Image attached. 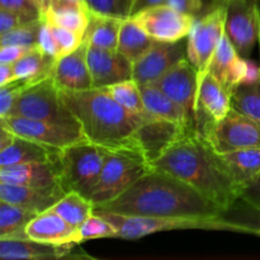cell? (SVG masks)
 <instances>
[{
	"instance_id": "cell-7",
	"label": "cell",
	"mask_w": 260,
	"mask_h": 260,
	"mask_svg": "<svg viewBox=\"0 0 260 260\" xmlns=\"http://www.w3.org/2000/svg\"><path fill=\"white\" fill-rule=\"evenodd\" d=\"M106 218L116 229V238L126 240H136L162 231L201 229V230L230 231L226 222L220 217L190 218V217H155V216L121 215L108 211H94Z\"/></svg>"
},
{
	"instance_id": "cell-18",
	"label": "cell",
	"mask_w": 260,
	"mask_h": 260,
	"mask_svg": "<svg viewBox=\"0 0 260 260\" xmlns=\"http://www.w3.org/2000/svg\"><path fill=\"white\" fill-rule=\"evenodd\" d=\"M65 194L66 192L60 184L48 187H24L0 183V201L27 208L38 215L51 210Z\"/></svg>"
},
{
	"instance_id": "cell-31",
	"label": "cell",
	"mask_w": 260,
	"mask_h": 260,
	"mask_svg": "<svg viewBox=\"0 0 260 260\" xmlns=\"http://www.w3.org/2000/svg\"><path fill=\"white\" fill-rule=\"evenodd\" d=\"M155 42L156 41L150 37L134 18H127L121 25L117 51L134 63L146 53Z\"/></svg>"
},
{
	"instance_id": "cell-32",
	"label": "cell",
	"mask_w": 260,
	"mask_h": 260,
	"mask_svg": "<svg viewBox=\"0 0 260 260\" xmlns=\"http://www.w3.org/2000/svg\"><path fill=\"white\" fill-rule=\"evenodd\" d=\"M38 213L0 201V240L29 239L27 226Z\"/></svg>"
},
{
	"instance_id": "cell-12",
	"label": "cell",
	"mask_w": 260,
	"mask_h": 260,
	"mask_svg": "<svg viewBox=\"0 0 260 260\" xmlns=\"http://www.w3.org/2000/svg\"><path fill=\"white\" fill-rule=\"evenodd\" d=\"M131 18L150 37L160 42H175L187 38L196 19V17L178 12L168 4L147 8Z\"/></svg>"
},
{
	"instance_id": "cell-2",
	"label": "cell",
	"mask_w": 260,
	"mask_h": 260,
	"mask_svg": "<svg viewBox=\"0 0 260 260\" xmlns=\"http://www.w3.org/2000/svg\"><path fill=\"white\" fill-rule=\"evenodd\" d=\"M151 167L183 180L222 210L240 198L241 187L196 129H185Z\"/></svg>"
},
{
	"instance_id": "cell-34",
	"label": "cell",
	"mask_w": 260,
	"mask_h": 260,
	"mask_svg": "<svg viewBox=\"0 0 260 260\" xmlns=\"http://www.w3.org/2000/svg\"><path fill=\"white\" fill-rule=\"evenodd\" d=\"M231 108L251 118L260 119V79L241 83L231 93Z\"/></svg>"
},
{
	"instance_id": "cell-14",
	"label": "cell",
	"mask_w": 260,
	"mask_h": 260,
	"mask_svg": "<svg viewBox=\"0 0 260 260\" xmlns=\"http://www.w3.org/2000/svg\"><path fill=\"white\" fill-rule=\"evenodd\" d=\"M154 84L187 112L196 128L200 76L197 69L188 60V57L170 69Z\"/></svg>"
},
{
	"instance_id": "cell-40",
	"label": "cell",
	"mask_w": 260,
	"mask_h": 260,
	"mask_svg": "<svg viewBox=\"0 0 260 260\" xmlns=\"http://www.w3.org/2000/svg\"><path fill=\"white\" fill-rule=\"evenodd\" d=\"M27 85L24 80H13L5 85H0V117L8 116L12 112Z\"/></svg>"
},
{
	"instance_id": "cell-1",
	"label": "cell",
	"mask_w": 260,
	"mask_h": 260,
	"mask_svg": "<svg viewBox=\"0 0 260 260\" xmlns=\"http://www.w3.org/2000/svg\"><path fill=\"white\" fill-rule=\"evenodd\" d=\"M94 211L155 217H218L222 208L183 180L162 170L151 169L124 193Z\"/></svg>"
},
{
	"instance_id": "cell-19",
	"label": "cell",
	"mask_w": 260,
	"mask_h": 260,
	"mask_svg": "<svg viewBox=\"0 0 260 260\" xmlns=\"http://www.w3.org/2000/svg\"><path fill=\"white\" fill-rule=\"evenodd\" d=\"M76 244H50L33 239L0 240L3 260H51L73 255Z\"/></svg>"
},
{
	"instance_id": "cell-39",
	"label": "cell",
	"mask_w": 260,
	"mask_h": 260,
	"mask_svg": "<svg viewBox=\"0 0 260 260\" xmlns=\"http://www.w3.org/2000/svg\"><path fill=\"white\" fill-rule=\"evenodd\" d=\"M50 25L51 29H52L53 37H55L56 45H57V58L71 53L76 48L80 47L81 43L84 42V36L80 35V33H76L74 30L66 29V28L62 27H57V25Z\"/></svg>"
},
{
	"instance_id": "cell-50",
	"label": "cell",
	"mask_w": 260,
	"mask_h": 260,
	"mask_svg": "<svg viewBox=\"0 0 260 260\" xmlns=\"http://www.w3.org/2000/svg\"><path fill=\"white\" fill-rule=\"evenodd\" d=\"M56 0H38V4H40L41 12H42V17L45 15V13L52 7V4L55 3Z\"/></svg>"
},
{
	"instance_id": "cell-54",
	"label": "cell",
	"mask_w": 260,
	"mask_h": 260,
	"mask_svg": "<svg viewBox=\"0 0 260 260\" xmlns=\"http://www.w3.org/2000/svg\"><path fill=\"white\" fill-rule=\"evenodd\" d=\"M256 2H258V5H259V8H260V0H256Z\"/></svg>"
},
{
	"instance_id": "cell-20",
	"label": "cell",
	"mask_w": 260,
	"mask_h": 260,
	"mask_svg": "<svg viewBox=\"0 0 260 260\" xmlns=\"http://www.w3.org/2000/svg\"><path fill=\"white\" fill-rule=\"evenodd\" d=\"M248 60L249 58H244L239 55L225 33L213 56L210 73L233 93L234 89L245 80Z\"/></svg>"
},
{
	"instance_id": "cell-36",
	"label": "cell",
	"mask_w": 260,
	"mask_h": 260,
	"mask_svg": "<svg viewBox=\"0 0 260 260\" xmlns=\"http://www.w3.org/2000/svg\"><path fill=\"white\" fill-rule=\"evenodd\" d=\"M42 18L25 23L10 32L0 35V46H22L25 48L37 47Z\"/></svg>"
},
{
	"instance_id": "cell-37",
	"label": "cell",
	"mask_w": 260,
	"mask_h": 260,
	"mask_svg": "<svg viewBox=\"0 0 260 260\" xmlns=\"http://www.w3.org/2000/svg\"><path fill=\"white\" fill-rule=\"evenodd\" d=\"M135 2L136 0H85V4L95 14L127 19L131 18Z\"/></svg>"
},
{
	"instance_id": "cell-21",
	"label": "cell",
	"mask_w": 260,
	"mask_h": 260,
	"mask_svg": "<svg viewBox=\"0 0 260 260\" xmlns=\"http://www.w3.org/2000/svg\"><path fill=\"white\" fill-rule=\"evenodd\" d=\"M27 235L33 240L50 244H80L79 229L66 222L52 210L36 216L27 226Z\"/></svg>"
},
{
	"instance_id": "cell-45",
	"label": "cell",
	"mask_w": 260,
	"mask_h": 260,
	"mask_svg": "<svg viewBox=\"0 0 260 260\" xmlns=\"http://www.w3.org/2000/svg\"><path fill=\"white\" fill-rule=\"evenodd\" d=\"M29 48L22 46H0V63H14Z\"/></svg>"
},
{
	"instance_id": "cell-16",
	"label": "cell",
	"mask_w": 260,
	"mask_h": 260,
	"mask_svg": "<svg viewBox=\"0 0 260 260\" xmlns=\"http://www.w3.org/2000/svg\"><path fill=\"white\" fill-rule=\"evenodd\" d=\"M185 129L189 128L152 116L139 127L135 135V144L152 165Z\"/></svg>"
},
{
	"instance_id": "cell-23",
	"label": "cell",
	"mask_w": 260,
	"mask_h": 260,
	"mask_svg": "<svg viewBox=\"0 0 260 260\" xmlns=\"http://www.w3.org/2000/svg\"><path fill=\"white\" fill-rule=\"evenodd\" d=\"M60 150L15 135L13 141L5 149L0 150V168L25 162H55L57 161Z\"/></svg>"
},
{
	"instance_id": "cell-43",
	"label": "cell",
	"mask_w": 260,
	"mask_h": 260,
	"mask_svg": "<svg viewBox=\"0 0 260 260\" xmlns=\"http://www.w3.org/2000/svg\"><path fill=\"white\" fill-rule=\"evenodd\" d=\"M167 4L173 9L192 17L202 15V2L201 0H167Z\"/></svg>"
},
{
	"instance_id": "cell-9",
	"label": "cell",
	"mask_w": 260,
	"mask_h": 260,
	"mask_svg": "<svg viewBox=\"0 0 260 260\" xmlns=\"http://www.w3.org/2000/svg\"><path fill=\"white\" fill-rule=\"evenodd\" d=\"M225 35V7L196 17L192 30L188 35V60L198 71L200 83L210 71L213 56Z\"/></svg>"
},
{
	"instance_id": "cell-17",
	"label": "cell",
	"mask_w": 260,
	"mask_h": 260,
	"mask_svg": "<svg viewBox=\"0 0 260 260\" xmlns=\"http://www.w3.org/2000/svg\"><path fill=\"white\" fill-rule=\"evenodd\" d=\"M88 42L69 55L57 58L53 66L52 78L62 90H86L93 88L88 65Z\"/></svg>"
},
{
	"instance_id": "cell-8",
	"label": "cell",
	"mask_w": 260,
	"mask_h": 260,
	"mask_svg": "<svg viewBox=\"0 0 260 260\" xmlns=\"http://www.w3.org/2000/svg\"><path fill=\"white\" fill-rule=\"evenodd\" d=\"M8 116L80 127L52 76L25 86Z\"/></svg>"
},
{
	"instance_id": "cell-41",
	"label": "cell",
	"mask_w": 260,
	"mask_h": 260,
	"mask_svg": "<svg viewBox=\"0 0 260 260\" xmlns=\"http://www.w3.org/2000/svg\"><path fill=\"white\" fill-rule=\"evenodd\" d=\"M0 8L17 13L27 22L42 18V12L35 0H0Z\"/></svg>"
},
{
	"instance_id": "cell-15",
	"label": "cell",
	"mask_w": 260,
	"mask_h": 260,
	"mask_svg": "<svg viewBox=\"0 0 260 260\" xmlns=\"http://www.w3.org/2000/svg\"><path fill=\"white\" fill-rule=\"evenodd\" d=\"M88 65L93 88H106L132 79L134 63L117 50L88 47Z\"/></svg>"
},
{
	"instance_id": "cell-13",
	"label": "cell",
	"mask_w": 260,
	"mask_h": 260,
	"mask_svg": "<svg viewBox=\"0 0 260 260\" xmlns=\"http://www.w3.org/2000/svg\"><path fill=\"white\" fill-rule=\"evenodd\" d=\"M188 37L175 42H156L134 62L132 79L139 85L154 84L177 63L188 57Z\"/></svg>"
},
{
	"instance_id": "cell-42",
	"label": "cell",
	"mask_w": 260,
	"mask_h": 260,
	"mask_svg": "<svg viewBox=\"0 0 260 260\" xmlns=\"http://www.w3.org/2000/svg\"><path fill=\"white\" fill-rule=\"evenodd\" d=\"M37 47H40L41 50H42L45 53H47V55L53 56L55 58L58 57L57 45H56L52 29H51L50 23H48L43 17H42V25H41Z\"/></svg>"
},
{
	"instance_id": "cell-30",
	"label": "cell",
	"mask_w": 260,
	"mask_h": 260,
	"mask_svg": "<svg viewBox=\"0 0 260 260\" xmlns=\"http://www.w3.org/2000/svg\"><path fill=\"white\" fill-rule=\"evenodd\" d=\"M218 217L228 223L230 231L260 236V207L250 205L241 198L221 211Z\"/></svg>"
},
{
	"instance_id": "cell-6",
	"label": "cell",
	"mask_w": 260,
	"mask_h": 260,
	"mask_svg": "<svg viewBox=\"0 0 260 260\" xmlns=\"http://www.w3.org/2000/svg\"><path fill=\"white\" fill-rule=\"evenodd\" d=\"M196 131L217 152L241 149H260V119L251 118L231 108L220 121H211L200 114Z\"/></svg>"
},
{
	"instance_id": "cell-53",
	"label": "cell",
	"mask_w": 260,
	"mask_h": 260,
	"mask_svg": "<svg viewBox=\"0 0 260 260\" xmlns=\"http://www.w3.org/2000/svg\"><path fill=\"white\" fill-rule=\"evenodd\" d=\"M35 2L37 3V5H38V7H40V4H38V0H35ZM40 9H41V8H40Z\"/></svg>"
},
{
	"instance_id": "cell-5",
	"label": "cell",
	"mask_w": 260,
	"mask_h": 260,
	"mask_svg": "<svg viewBox=\"0 0 260 260\" xmlns=\"http://www.w3.org/2000/svg\"><path fill=\"white\" fill-rule=\"evenodd\" d=\"M150 169L151 164L139 149L122 147L112 150L91 193L90 201L94 207L116 200Z\"/></svg>"
},
{
	"instance_id": "cell-46",
	"label": "cell",
	"mask_w": 260,
	"mask_h": 260,
	"mask_svg": "<svg viewBox=\"0 0 260 260\" xmlns=\"http://www.w3.org/2000/svg\"><path fill=\"white\" fill-rule=\"evenodd\" d=\"M240 198L250 205L260 207V175L241 190Z\"/></svg>"
},
{
	"instance_id": "cell-51",
	"label": "cell",
	"mask_w": 260,
	"mask_h": 260,
	"mask_svg": "<svg viewBox=\"0 0 260 260\" xmlns=\"http://www.w3.org/2000/svg\"><path fill=\"white\" fill-rule=\"evenodd\" d=\"M69 2H80V3H85V0H69Z\"/></svg>"
},
{
	"instance_id": "cell-29",
	"label": "cell",
	"mask_w": 260,
	"mask_h": 260,
	"mask_svg": "<svg viewBox=\"0 0 260 260\" xmlns=\"http://www.w3.org/2000/svg\"><path fill=\"white\" fill-rule=\"evenodd\" d=\"M123 20L90 12L88 27L84 33V41L94 47L117 50L119 30Z\"/></svg>"
},
{
	"instance_id": "cell-11",
	"label": "cell",
	"mask_w": 260,
	"mask_h": 260,
	"mask_svg": "<svg viewBox=\"0 0 260 260\" xmlns=\"http://www.w3.org/2000/svg\"><path fill=\"white\" fill-rule=\"evenodd\" d=\"M0 126L7 127L17 136L33 140L47 146L63 149L69 145L86 140L78 126L60 124L55 122L24 118V117H0Z\"/></svg>"
},
{
	"instance_id": "cell-4",
	"label": "cell",
	"mask_w": 260,
	"mask_h": 260,
	"mask_svg": "<svg viewBox=\"0 0 260 260\" xmlns=\"http://www.w3.org/2000/svg\"><path fill=\"white\" fill-rule=\"evenodd\" d=\"M112 150L83 140L60 150L58 184L66 193L78 192L90 200Z\"/></svg>"
},
{
	"instance_id": "cell-48",
	"label": "cell",
	"mask_w": 260,
	"mask_h": 260,
	"mask_svg": "<svg viewBox=\"0 0 260 260\" xmlns=\"http://www.w3.org/2000/svg\"><path fill=\"white\" fill-rule=\"evenodd\" d=\"M13 80H14L13 63H0V85H5Z\"/></svg>"
},
{
	"instance_id": "cell-28",
	"label": "cell",
	"mask_w": 260,
	"mask_h": 260,
	"mask_svg": "<svg viewBox=\"0 0 260 260\" xmlns=\"http://www.w3.org/2000/svg\"><path fill=\"white\" fill-rule=\"evenodd\" d=\"M57 58L43 52L40 47H32L13 63L14 80H24L29 84L37 83L52 76L53 66Z\"/></svg>"
},
{
	"instance_id": "cell-22",
	"label": "cell",
	"mask_w": 260,
	"mask_h": 260,
	"mask_svg": "<svg viewBox=\"0 0 260 260\" xmlns=\"http://www.w3.org/2000/svg\"><path fill=\"white\" fill-rule=\"evenodd\" d=\"M0 183L24 187H48L58 184L57 161L25 162L0 168Z\"/></svg>"
},
{
	"instance_id": "cell-38",
	"label": "cell",
	"mask_w": 260,
	"mask_h": 260,
	"mask_svg": "<svg viewBox=\"0 0 260 260\" xmlns=\"http://www.w3.org/2000/svg\"><path fill=\"white\" fill-rule=\"evenodd\" d=\"M116 229L109 221L99 216L98 213H93L89 216L83 225L79 228V236L80 241L94 240V239L116 238Z\"/></svg>"
},
{
	"instance_id": "cell-44",
	"label": "cell",
	"mask_w": 260,
	"mask_h": 260,
	"mask_svg": "<svg viewBox=\"0 0 260 260\" xmlns=\"http://www.w3.org/2000/svg\"><path fill=\"white\" fill-rule=\"evenodd\" d=\"M25 23L29 22H27V20H25L24 18L20 17L19 14L0 8V35L10 32V30L20 27V25L25 24Z\"/></svg>"
},
{
	"instance_id": "cell-26",
	"label": "cell",
	"mask_w": 260,
	"mask_h": 260,
	"mask_svg": "<svg viewBox=\"0 0 260 260\" xmlns=\"http://www.w3.org/2000/svg\"><path fill=\"white\" fill-rule=\"evenodd\" d=\"M223 167L241 190L260 175V149H241L218 152Z\"/></svg>"
},
{
	"instance_id": "cell-3",
	"label": "cell",
	"mask_w": 260,
	"mask_h": 260,
	"mask_svg": "<svg viewBox=\"0 0 260 260\" xmlns=\"http://www.w3.org/2000/svg\"><path fill=\"white\" fill-rule=\"evenodd\" d=\"M61 94L78 119L88 141L109 150L135 147L139 127L152 114H136L117 103L104 89L62 90Z\"/></svg>"
},
{
	"instance_id": "cell-47",
	"label": "cell",
	"mask_w": 260,
	"mask_h": 260,
	"mask_svg": "<svg viewBox=\"0 0 260 260\" xmlns=\"http://www.w3.org/2000/svg\"><path fill=\"white\" fill-rule=\"evenodd\" d=\"M167 4V0H136L132 8V14L131 17H134L137 13L142 12V10L147 9V8L155 7V5H161Z\"/></svg>"
},
{
	"instance_id": "cell-35",
	"label": "cell",
	"mask_w": 260,
	"mask_h": 260,
	"mask_svg": "<svg viewBox=\"0 0 260 260\" xmlns=\"http://www.w3.org/2000/svg\"><path fill=\"white\" fill-rule=\"evenodd\" d=\"M114 99L118 104H121L127 111L136 114H146L144 101H142L141 90L140 86L134 79L121 81V83L113 84V85L102 88Z\"/></svg>"
},
{
	"instance_id": "cell-27",
	"label": "cell",
	"mask_w": 260,
	"mask_h": 260,
	"mask_svg": "<svg viewBox=\"0 0 260 260\" xmlns=\"http://www.w3.org/2000/svg\"><path fill=\"white\" fill-rule=\"evenodd\" d=\"M90 10L85 3L56 0L52 7L45 13L43 18L50 24L66 28L84 36L89 23Z\"/></svg>"
},
{
	"instance_id": "cell-24",
	"label": "cell",
	"mask_w": 260,
	"mask_h": 260,
	"mask_svg": "<svg viewBox=\"0 0 260 260\" xmlns=\"http://www.w3.org/2000/svg\"><path fill=\"white\" fill-rule=\"evenodd\" d=\"M230 109L231 91L208 71L200 83L197 116L205 114L211 121H220L230 112Z\"/></svg>"
},
{
	"instance_id": "cell-25",
	"label": "cell",
	"mask_w": 260,
	"mask_h": 260,
	"mask_svg": "<svg viewBox=\"0 0 260 260\" xmlns=\"http://www.w3.org/2000/svg\"><path fill=\"white\" fill-rule=\"evenodd\" d=\"M146 112L156 118L175 122L189 129H196L187 112L155 84L139 85Z\"/></svg>"
},
{
	"instance_id": "cell-10",
	"label": "cell",
	"mask_w": 260,
	"mask_h": 260,
	"mask_svg": "<svg viewBox=\"0 0 260 260\" xmlns=\"http://www.w3.org/2000/svg\"><path fill=\"white\" fill-rule=\"evenodd\" d=\"M225 33L244 58L250 57L260 38V8L256 0H226Z\"/></svg>"
},
{
	"instance_id": "cell-52",
	"label": "cell",
	"mask_w": 260,
	"mask_h": 260,
	"mask_svg": "<svg viewBox=\"0 0 260 260\" xmlns=\"http://www.w3.org/2000/svg\"><path fill=\"white\" fill-rule=\"evenodd\" d=\"M258 45H259V53H260V38H259V43H258Z\"/></svg>"
},
{
	"instance_id": "cell-49",
	"label": "cell",
	"mask_w": 260,
	"mask_h": 260,
	"mask_svg": "<svg viewBox=\"0 0 260 260\" xmlns=\"http://www.w3.org/2000/svg\"><path fill=\"white\" fill-rule=\"evenodd\" d=\"M201 2H202V7H203V10H202V15H203L212 12V10L217 9V8L222 7V5L225 4L226 0H201Z\"/></svg>"
},
{
	"instance_id": "cell-33",
	"label": "cell",
	"mask_w": 260,
	"mask_h": 260,
	"mask_svg": "<svg viewBox=\"0 0 260 260\" xmlns=\"http://www.w3.org/2000/svg\"><path fill=\"white\" fill-rule=\"evenodd\" d=\"M51 210L60 215L66 222L79 229L94 213V205L80 193L69 192Z\"/></svg>"
}]
</instances>
